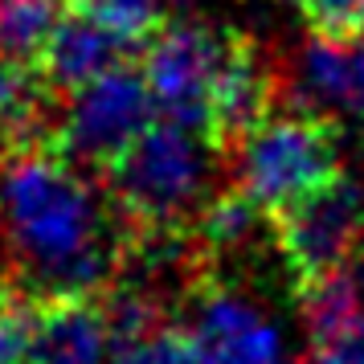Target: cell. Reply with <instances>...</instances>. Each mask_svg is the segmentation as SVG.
Returning a JSON list of instances; mask_svg holds the SVG:
<instances>
[{"mask_svg":"<svg viewBox=\"0 0 364 364\" xmlns=\"http://www.w3.org/2000/svg\"><path fill=\"white\" fill-rule=\"evenodd\" d=\"M188 230L205 262L213 266V258H242L246 250L258 246V237L270 233V213L242 188H230V193H213Z\"/></svg>","mask_w":364,"mask_h":364,"instance_id":"4fadbf2b","label":"cell"},{"mask_svg":"<svg viewBox=\"0 0 364 364\" xmlns=\"http://www.w3.org/2000/svg\"><path fill=\"white\" fill-rule=\"evenodd\" d=\"M319 364H364V328L348 331L331 344H319Z\"/></svg>","mask_w":364,"mask_h":364,"instance_id":"d6986e66","label":"cell"},{"mask_svg":"<svg viewBox=\"0 0 364 364\" xmlns=\"http://www.w3.org/2000/svg\"><path fill=\"white\" fill-rule=\"evenodd\" d=\"M181 311V331L205 352L209 364H279V328L254 303L213 279V270L197 279V287L184 295Z\"/></svg>","mask_w":364,"mask_h":364,"instance_id":"52a82bcc","label":"cell"},{"mask_svg":"<svg viewBox=\"0 0 364 364\" xmlns=\"http://www.w3.org/2000/svg\"><path fill=\"white\" fill-rule=\"evenodd\" d=\"M356 266H360V274H364V254H360V258H356Z\"/></svg>","mask_w":364,"mask_h":364,"instance_id":"44dd1931","label":"cell"},{"mask_svg":"<svg viewBox=\"0 0 364 364\" xmlns=\"http://www.w3.org/2000/svg\"><path fill=\"white\" fill-rule=\"evenodd\" d=\"M299 86L315 102L364 115V33L348 41L315 37L299 53Z\"/></svg>","mask_w":364,"mask_h":364,"instance_id":"7c38bea8","label":"cell"},{"mask_svg":"<svg viewBox=\"0 0 364 364\" xmlns=\"http://www.w3.org/2000/svg\"><path fill=\"white\" fill-rule=\"evenodd\" d=\"M270 246L295 287L336 274L364 254V193L348 176L270 213Z\"/></svg>","mask_w":364,"mask_h":364,"instance_id":"5b68a950","label":"cell"},{"mask_svg":"<svg viewBox=\"0 0 364 364\" xmlns=\"http://www.w3.org/2000/svg\"><path fill=\"white\" fill-rule=\"evenodd\" d=\"M156 115L160 111H156L144 70H132L127 62V66L107 70L95 82L70 90V102L58 111L50 144L70 164L102 176L132 148L135 135L156 123Z\"/></svg>","mask_w":364,"mask_h":364,"instance_id":"277c9868","label":"cell"},{"mask_svg":"<svg viewBox=\"0 0 364 364\" xmlns=\"http://www.w3.org/2000/svg\"><path fill=\"white\" fill-rule=\"evenodd\" d=\"M66 0H0V53L41 70Z\"/></svg>","mask_w":364,"mask_h":364,"instance_id":"5bb4252c","label":"cell"},{"mask_svg":"<svg viewBox=\"0 0 364 364\" xmlns=\"http://www.w3.org/2000/svg\"><path fill=\"white\" fill-rule=\"evenodd\" d=\"M0 287H4V282H0Z\"/></svg>","mask_w":364,"mask_h":364,"instance_id":"7402d4cb","label":"cell"},{"mask_svg":"<svg viewBox=\"0 0 364 364\" xmlns=\"http://www.w3.org/2000/svg\"><path fill=\"white\" fill-rule=\"evenodd\" d=\"M4 156H9V148H4V139H0V172H4Z\"/></svg>","mask_w":364,"mask_h":364,"instance_id":"ffe728a7","label":"cell"},{"mask_svg":"<svg viewBox=\"0 0 364 364\" xmlns=\"http://www.w3.org/2000/svg\"><path fill=\"white\" fill-rule=\"evenodd\" d=\"M37 299L25 295L17 282L0 287V364H25L33 340Z\"/></svg>","mask_w":364,"mask_h":364,"instance_id":"2e32d148","label":"cell"},{"mask_svg":"<svg viewBox=\"0 0 364 364\" xmlns=\"http://www.w3.org/2000/svg\"><path fill=\"white\" fill-rule=\"evenodd\" d=\"M139 50H144V41L119 33L86 13H74V17H62V25H58L50 50L41 58V74L50 78L58 95H70V90L102 78L107 70L127 66Z\"/></svg>","mask_w":364,"mask_h":364,"instance_id":"30bf717a","label":"cell"},{"mask_svg":"<svg viewBox=\"0 0 364 364\" xmlns=\"http://www.w3.org/2000/svg\"><path fill=\"white\" fill-rule=\"evenodd\" d=\"M0 233L9 279L33 299L107 295L132 242V225L107 184H95L53 144L9 148L0 172Z\"/></svg>","mask_w":364,"mask_h":364,"instance_id":"6da1fadb","label":"cell"},{"mask_svg":"<svg viewBox=\"0 0 364 364\" xmlns=\"http://www.w3.org/2000/svg\"><path fill=\"white\" fill-rule=\"evenodd\" d=\"M66 9L86 13V17L102 21V25L119 29V33L135 37V41H148L164 25L160 0H66Z\"/></svg>","mask_w":364,"mask_h":364,"instance_id":"9a60e30c","label":"cell"},{"mask_svg":"<svg viewBox=\"0 0 364 364\" xmlns=\"http://www.w3.org/2000/svg\"><path fill=\"white\" fill-rule=\"evenodd\" d=\"M111 352H115V336L102 295L37 299L25 364H107Z\"/></svg>","mask_w":364,"mask_h":364,"instance_id":"9c48e42d","label":"cell"},{"mask_svg":"<svg viewBox=\"0 0 364 364\" xmlns=\"http://www.w3.org/2000/svg\"><path fill=\"white\" fill-rule=\"evenodd\" d=\"M209 135L181 123H151L132 148L102 172V184L132 233L188 230L213 197V156Z\"/></svg>","mask_w":364,"mask_h":364,"instance_id":"7a4b0ae2","label":"cell"},{"mask_svg":"<svg viewBox=\"0 0 364 364\" xmlns=\"http://www.w3.org/2000/svg\"><path fill=\"white\" fill-rule=\"evenodd\" d=\"M291 4L299 9L311 37L348 41L364 33V0H291Z\"/></svg>","mask_w":364,"mask_h":364,"instance_id":"e0dca14e","label":"cell"},{"mask_svg":"<svg viewBox=\"0 0 364 364\" xmlns=\"http://www.w3.org/2000/svg\"><path fill=\"white\" fill-rule=\"evenodd\" d=\"M115 364H209V360L184 331L160 328L144 336V340H135V344L119 348Z\"/></svg>","mask_w":364,"mask_h":364,"instance_id":"ac0fdd59","label":"cell"},{"mask_svg":"<svg viewBox=\"0 0 364 364\" xmlns=\"http://www.w3.org/2000/svg\"><path fill=\"white\" fill-rule=\"evenodd\" d=\"M58 90L37 66L0 53V139L4 148L50 144L58 123Z\"/></svg>","mask_w":364,"mask_h":364,"instance_id":"8fae6325","label":"cell"},{"mask_svg":"<svg viewBox=\"0 0 364 364\" xmlns=\"http://www.w3.org/2000/svg\"><path fill=\"white\" fill-rule=\"evenodd\" d=\"M274 95H279V74L266 62V53L250 41V37L233 33L230 53L213 90V144L230 151L246 132H254L270 111H274Z\"/></svg>","mask_w":364,"mask_h":364,"instance_id":"ba28073f","label":"cell"},{"mask_svg":"<svg viewBox=\"0 0 364 364\" xmlns=\"http://www.w3.org/2000/svg\"><path fill=\"white\" fill-rule=\"evenodd\" d=\"M230 151L237 188L274 213L340 176V123L323 111H270Z\"/></svg>","mask_w":364,"mask_h":364,"instance_id":"3957f363","label":"cell"},{"mask_svg":"<svg viewBox=\"0 0 364 364\" xmlns=\"http://www.w3.org/2000/svg\"><path fill=\"white\" fill-rule=\"evenodd\" d=\"M233 29H205V25H160L144 41V78L156 99V111L181 127L209 135L213 127V90L230 53ZM213 139V135H209Z\"/></svg>","mask_w":364,"mask_h":364,"instance_id":"8992f818","label":"cell"}]
</instances>
